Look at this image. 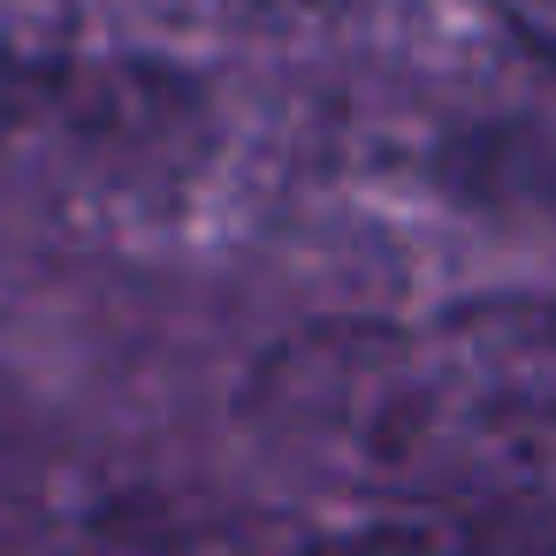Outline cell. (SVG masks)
Returning <instances> with one entry per match:
<instances>
[{"label": "cell", "mask_w": 556, "mask_h": 556, "mask_svg": "<svg viewBox=\"0 0 556 556\" xmlns=\"http://www.w3.org/2000/svg\"><path fill=\"white\" fill-rule=\"evenodd\" d=\"M495 16H503L533 54H548V62H556V0H495Z\"/></svg>", "instance_id": "obj_1"}, {"label": "cell", "mask_w": 556, "mask_h": 556, "mask_svg": "<svg viewBox=\"0 0 556 556\" xmlns=\"http://www.w3.org/2000/svg\"><path fill=\"white\" fill-rule=\"evenodd\" d=\"M533 184H541V199H548V206H556V146H548V153H541V168H533Z\"/></svg>", "instance_id": "obj_2"}]
</instances>
